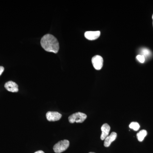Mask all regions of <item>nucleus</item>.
Instances as JSON below:
<instances>
[{
  "mask_svg": "<svg viewBox=\"0 0 153 153\" xmlns=\"http://www.w3.org/2000/svg\"><path fill=\"white\" fill-rule=\"evenodd\" d=\"M41 46L48 52L57 53L59 49V44L57 38L51 34H47L42 37L41 41Z\"/></svg>",
  "mask_w": 153,
  "mask_h": 153,
  "instance_id": "1",
  "label": "nucleus"
},
{
  "mask_svg": "<svg viewBox=\"0 0 153 153\" xmlns=\"http://www.w3.org/2000/svg\"><path fill=\"white\" fill-rule=\"evenodd\" d=\"M87 118V115L83 113L78 112L71 114L68 117V121L71 123L76 122L82 123Z\"/></svg>",
  "mask_w": 153,
  "mask_h": 153,
  "instance_id": "2",
  "label": "nucleus"
},
{
  "mask_svg": "<svg viewBox=\"0 0 153 153\" xmlns=\"http://www.w3.org/2000/svg\"><path fill=\"white\" fill-rule=\"evenodd\" d=\"M69 146V142L68 140H65L60 141L54 145L53 150L55 153H60L66 151Z\"/></svg>",
  "mask_w": 153,
  "mask_h": 153,
  "instance_id": "3",
  "label": "nucleus"
},
{
  "mask_svg": "<svg viewBox=\"0 0 153 153\" xmlns=\"http://www.w3.org/2000/svg\"><path fill=\"white\" fill-rule=\"evenodd\" d=\"M91 62L94 67L96 70H100L103 66V58L100 55L94 56L91 59Z\"/></svg>",
  "mask_w": 153,
  "mask_h": 153,
  "instance_id": "4",
  "label": "nucleus"
},
{
  "mask_svg": "<svg viewBox=\"0 0 153 153\" xmlns=\"http://www.w3.org/2000/svg\"><path fill=\"white\" fill-rule=\"evenodd\" d=\"M62 115L57 111H48L46 114V117L49 121H56L60 120Z\"/></svg>",
  "mask_w": 153,
  "mask_h": 153,
  "instance_id": "5",
  "label": "nucleus"
},
{
  "mask_svg": "<svg viewBox=\"0 0 153 153\" xmlns=\"http://www.w3.org/2000/svg\"><path fill=\"white\" fill-rule=\"evenodd\" d=\"M4 87L7 90L12 92H17L19 91V86L17 83L12 81L6 82Z\"/></svg>",
  "mask_w": 153,
  "mask_h": 153,
  "instance_id": "6",
  "label": "nucleus"
},
{
  "mask_svg": "<svg viewBox=\"0 0 153 153\" xmlns=\"http://www.w3.org/2000/svg\"><path fill=\"white\" fill-rule=\"evenodd\" d=\"M100 35V31H88L84 34L85 38L88 40L93 41L96 40Z\"/></svg>",
  "mask_w": 153,
  "mask_h": 153,
  "instance_id": "7",
  "label": "nucleus"
},
{
  "mask_svg": "<svg viewBox=\"0 0 153 153\" xmlns=\"http://www.w3.org/2000/svg\"><path fill=\"white\" fill-rule=\"evenodd\" d=\"M117 134L115 132H112L110 135L108 136L105 139L104 146L105 147H108L111 143L116 139Z\"/></svg>",
  "mask_w": 153,
  "mask_h": 153,
  "instance_id": "8",
  "label": "nucleus"
},
{
  "mask_svg": "<svg viewBox=\"0 0 153 153\" xmlns=\"http://www.w3.org/2000/svg\"><path fill=\"white\" fill-rule=\"evenodd\" d=\"M110 126L107 123H105L101 127L102 134L100 138L102 140L105 139L109 135L110 131Z\"/></svg>",
  "mask_w": 153,
  "mask_h": 153,
  "instance_id": "9",
  "label": "nucleus"
},
{
  "mask_svg": "<svg viewBox=\"0 0 153 153\" xmlns=\"http://www.w3.org/2000/svg\"><path fill=\"white\" fill-rule=\"evenodd\" d=\"M147 134V132L145 130H142L139 132L137 134V137L139 141L142 142L144 139L145 137L146 136Z\"/></svg>",
  "mask_w": 153,
  "mask_h": 153,
  "instance_id": "10",
  "label": "nucleus"
},
{
  "mask_svg": "<svg viewBox=\"0 0 153 153\" xmlns=\"http://www.w3.org/2000/svg\"><path fill=\"white\" fill-rule=\"evenodd\" d=\"M129 128L132 129L135 131H137L140 129V126L139 124L137 122H132L129 125Z\"/></svg>",
  "mask_w": 153,
  "mask_h": 153,
  "instance_id": "11",
  "label": "nucleus"
},
{
  "mask_svg": "<svg viewBox=\"0 0 153 153\" xmlns=\"http://www.w3.org/2000/svg\"><path fill=\"white\" fill-rule=\"evenodd\" d=\"M142 55L144 56V57H149L150 56L151 52L149 49H142L141 51Z\"/></svg>",
  "mask_w": 153,
  "mask_h": 153,
  "instance_id": "12",
  "label": "nucleus"
},
{
  "mask_svg": "<svg viewBox=\"0 0 153 153\" xmlns=\"http://www.w3.org/2000/svg\"><path fill=\"white\" fill-rule=\"evenodd\" d=\"M137 60L141 63H143L145 61V57L143 55H139L137 56Z\"/></svg>",
  "mask_w": 153,
  "mask_h": 153,
  "instance_id": "13",
  "label": "nucleus"
},
{
  "mask_svg": "<svg viewBox=\"0 0 153 153\" xmlns=\"http://www.w3.org/2000/svg\"><path fill=\"white\" fill-rule=\"evenodd\" d=\"M4 68L3 66H0V76L2 74L3 72H4Z\"/></svg>",
  "mask_w": 153,
  "mask_h": 153,
  "instance_id": "14",
  "label": "nucleus"
},
{
  "mask_svg": "<svg viewBox=\"0 0 153 153\" xmlns=\"http://www.w3.org/2000/svg\"><path fill=\"white\" fill-rule=\"evenodd\" d=\"M34 153H45L44 152H43V151H37V152H35Z\"/></svg>",
  "mask_w": 153,
  "mask_h": 153,
  "instance_id": "15",
  "label": "nucleus"
},
{
  "mask_svg": "<svg viewBox=\"0 0 153 153\" xmlns=\"http://www.w3.org/2000/svg\"><path fill=\"white\" fill-rule=\"evenodd\" d=\"M89 153H94V152H89Z\"/></svg>",
  "mask_w": 153,
  "mask_h": 153,
  "instance_id": "16",
  "label": "nucleus"
},
{
  "mask_svg": "<svg viewBox=\"0 0 153 153\" xmlns=\"http://www.w3.org/2000/svg\"><path fill=\"white\" fill-rule=\"evenodd\" d=\"M152 19H153V16H152Z\"/></svg>",
  "mask_w": 153,
  "mask_h": 153,
  "instance_id": "17",
  "label": "nucleus"
}]
</instances>
